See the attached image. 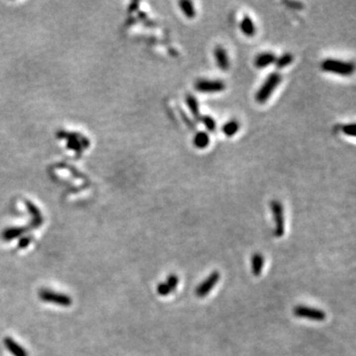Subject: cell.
<instances>
[{"mask_svg": "<svg viewBox=\"0 0 356 356\" xmlns=\"http://www.w3.org/2000/svg\"><path fill=\"white\" fill-rule=\"evenodd\" d=\"M281 80H282V76L280 73L273 72V73L269 74L267 76L266 80L264 81V83L261 85V87L256 92V95H255L256 101L260 104L265 103L270 98V96L272 95V93L274 92L276 87L280 84Z\"/></svg>", "mask_w": 356, "mask_h": 356, "instance_id": "obj_1", "label": "cell"}, {"mask_svg": "<svg viewBox=\"0 0 356 356\" xmlns=\"http://www.w3.org/2000/svg\"><path fill=\"white\" fill-rule=\"evenodd\" d=\"M322 70L338 75L349 76L354 73L355 66L352 63L335 59H327L322 63Z\"/></svg>", "mask_w": 356, "mask_h": 356, "instance_id": "obj_2", "label": "cell"}, {"mask_svg": "<svg viewBox=\"0 0 356 356\" xmlns=\"http://www.w3.org/2000/svg\"><path fill=\"white\" fill-rule=\"evenodd\" d=\"M39 298L45 303H50L62 307H70L72 304V300L69 295L50 289H41L39 291Z\"/></svg>", "mask_w": 356, "mask_h": 356, "instance_id": "obj_3", "label": "cell"}, {"mask_svg": "<svg viewBox=\"0 0 356 356\" xmlns=\"http://www.w3.org/2000/svg\"><path fill=\"white\" fill-rule=\"evenodd\" d=\"M271 211L273 214V219L275 223L274 229V236L276 237H281L285 234V220H284V211L282 204L274 200L270 204Z\"/></svg>", "mask_w": 356, "mask_h": 356, "instance_id": "obj_4", "label": "cell"}, {"mask_svg": "<svg viewBox=\"0 0 356 356\" xmlns=\"http://www.w3.org/2000/svg\"><path fill=\"white\" fill-rule=\"evenodd\" d=\"M293 313L298 318H304V319H308V320L316 321V322L325 321L326 316H327L326 313L320 309L307 307V306H303V305L296 306L294 308Z\"/></svg>", "mask_w": 356, "mask_h": 356, "instance_id": "obj_5", "label": "cell"}, {"mask_svg": "<svg viewBox=\"0 0 356 356\" xmlns=\"http://www.w3.org/2000/svg\"><path fill=\"white\" fill-rule=\"evenodd\" d=\"M226 85L222 80L200 79L195 83V89L202 93H215L225 90Z\"/></svg>", "mask_w": 356, "mask_h": 356, "instance_id": "obj_6", "label": "cell"}, {"mask_svg": "<svg viewBox=\"0 0 356 356\" xmlns=\"http://www.w3.org/2000/svg\"><path fill=\"white\" fill-rule=\"evenodd\" d=\"M220 279V273L218 271H214L211 273L207 279H205L195 290V294L199 298L206 297L210 291L216 286Z\"/></svg>", "mask_w": 356, "mask_h": 356, "instance_id": "obj_7", "label": "cell"}, {"mask_svg": "<svg viewBox=\"0 0 356 356\" xmlns=\"http://www.w3.org/2000/svg\"><path fill=\"white\" fill-rule=\"evenodd\" d=\"M3 344L6 350L13 356H29L27 351L10 337L5 338Z\"/></svg>", "mask_w": 356, "mask_h": 356, "instance_id": "obj_8", "label": "cell"}, {"mask_svg": "<svg viewBox=\"0 0 356 356\" xmlns=\"http://www.w3.org/2000/svg\"><path fill=\"white\" fill-rule=\"evenodd\" d=\"M215 59L217 62L218 67L222 70V71H227L230 67V62H229V58H228V54L226 52V50L219 46L215 49Z\"/></svg>", "mask_w": 356, "mask_h": 356, "instance_id": "obj_9", "label": "cell"}, {"mask_svg": "<svg viewBox=\"0 0 356 356\" xmlns=\"http://www.w3.org/2000/svg\"><path fill=\"white\" fill-rule=\"evenodd\" d=\"M276 61V57L272 53H262L258 55L255 59L254 65L258 69H264L272 64H274Z\"/></svg>", "mask_w": 356, "mask_h": 356, "instance_id": "obj_10", "label": "cell"}, {"mask_svg": "<svg viewBox=\"0 0 356 356\" xmlns=\"http://www.w3.org/2000/svg\"><path fill=\"white\" fill-rule=\"evenodd\" d=\"M264 265V257L260 253H255L251 257V272L254 276H259Z\"/></svg>", "mask_w": 356, "mask_h": 356, "instance_id": "obj_11", "label": "cell"}, {"mask_svg": "<svg viewBox=\"0 0 356 356\" xmlns=\"http://www.w3.org/2000/svg\"><path fill=\"white\" fill-rule=\"evenodd\" d=\"M240 30L247 37H252L255 35V26L249 16L245 15L242 18L240 22Z\"/></svg>", "mask_w": 356, "mask_h": 356, "instance_id": "obj_12", "label": "cell"}, {"mask_svg": "<svg viewBox=\"0 0 356 356\" xmlns=\"http://www.w3.org/2000/svg\"><path fill=\"white\" fill-rule=\"evenodd\" d=\"M186 104H187L191 114L193 115V117L196 120H200L201 119L200 108H199V103H198L197 99L193 95L189 94L186 96Z\"/></svg>", "mask_w": 356, "mask_h": 356, "instance_id": "obj_13", "label": "cell"}, {"mask_svg": "<svg viewBox=\"0 0 356 356\" xmlns=\"http://www.w3.org/2000/svg\"><path fill=\"white\" fill-rule=\"evenodd\" d=\"M210 138L206 132H199L195 135L193 139V143L197 148L203 149L209 145Z\"/></svg>", "mask_w": 356, "mask_h": 356, "instance_id": "obj_14", "label": "cell"}, {"mask_svg": "<svg viewBox=\"0 0 356 356\" xmlns=\"http://www.w3.org/2000/svg\"><path fill=\"white\" fill-rule=\"evenodd\" d=\"M26 229L25 228H11V229H6L3 233H2V238L5 241H10L12 239H15L17 237H21L22 235H24L26 233Z\"/></svg>", "mask_w": 356, "mask_h": 356, "instance_id": "obj_15", "label": "cell"}, {"mask_svg": "<svg viewBox=\"0 0 356 356\" xmlns=\"http://www.w3.org/2000/svg\"><path fill=\"white\" fill-rule=\"evenodd\" d=\"M179 6L182 10V12L184 13V15L189 18V19H192L195 17L196 15V11H195V8H194V5L191 1H188V0H183V1H180L179 2Z\"/></svg>", "mask_w": 356, "mask_h": 356, "instance_id": "obj_16", "label": "cell"}, {"mask_svg": "<svg viewBox=\"0 0 356 356\" xmlns=\"http://www.w3.org/2000/svg\"><path fill=\"white\" fill-rule=\"evenodd\" d=\"M239 130V123L236 120H231L228 123H226L223 127V133L227 137H233L237 134Z\"/></svg>", "mask_w": 356, "mask_h": 356, "instance_id": "obj_17", "label": "cell"}, {"mask_svg": "<svg viewBox=\"0 0 356 356\" xmlns=\"http://www.w3.org/2000/svg\"><path fill=\"white\" fill-rule=\"evenodd\" d=\"M293 61H294V57L291 54L287 53V54L282 55L280 58L276 59L275 65L278 69H284V68L288 67Z\"/></svg>", "mask_w": 356, "mask_h": 356, "instance_id": "obj_18", "label": "cell"}, {"mask_svg": "<svg viewBox=\"0 0 356 356\" xmlns=\"http://www.w3.org/2000/svg\"><path fill=\"white\" fill-rule=\"evenodd\" d=\"M200 121L203 123V125L206 127V129L209 132H215L217 128L216 121L212 118L211 116H203L200 119Z\"/></svg>", "mask_w": 356, "mask_h": 356, "instance_id": "obj_19", "label": "cell"}, {"mask_svg": "<svg viewBox=\"0 0 356 356\" xmlns=\"http://www.w3.org/2000/svg\"><path fill=\"white\" fill-rule=\"evenodd\" d=\"M178 277L175 275V274H170L168 277H167V281L165 282L168 287L170 288L171 291L175 290L177 288V285H178Z\"/></svg>", "mask_w": 356, "mask_h": 356, "instance_id": "obj_20", "label": "cell"}, {"mask_svg": "<svg viewBox=\"0 0 356 356\" xmlns=\"http://www.w3.org/2000/svg\"><path fill=\"white\" fill-rule=\"evenodd\" d=\"M156 291H157V293H158L160 296H167V295H169V294L171 293L170 288L168 287V285H167L165 282L159 283V284L157 285Z\"/></svg>", "mask_w": 356, "mask_h": 356, "instance_id": "obj_21", "label": "cell"}, {"mask_svg": "<svg viewBox=\"0 0 356 356\" xmlns=\"http://www.w3.org/2000/svg\"><path fill=\"white\" fill-rule=\"evenodd\" d=\"M343 131L347 136L355 137L356 136V124L353 123V124L345 125L344 128H343Z\"/></svg>", "mask_w": 356, "mask_h": 356, "instance_id": "obj_22", "label": "cell"}, {"mask_svg": "<svg viewBox=\"0 0 356 356\" xmlns=\"http://www.w3.org/2000/svg\"><path fill=\"white\" fill-rule=\"evenodd\" d=\"M31 241H32V237H31L24 236V237H21L19 239V242H18V248H21V249L26 248L30 244Z\"/></svg>", "mask_w": 356, "mask_h": 356, "instance_id": "obj_23", "label": "cell"}, {"mask_svg": "<svg viewBox=\"0 0 356 356\" xmlns=\"http://www.w3.org/2000/svg\"><path fill=\"white\" fill-rule=\"evenodd\" d=\"M180 114H181V116L183 117V120H184V121L186 122V124H187V125L189 126V128H191V129H194V127H195V126H194V124H193V123H192L191 121H189V120H188V118H187V116H186V115H185V114H184V113H183V112H182L181 110H180Z\"/></svg>", "mask_w": 356, "mask_h": 356, "instance_id": "obj_24", "label": "cell"}, {"mask_svg": "<svg viewBox=\"0 0 356 356\" xmlns=\"http://www.w3.org/2000/svg\"><path fill=\"white\" fill-rule=\"evenodd\" d=\"M287 4H288L290 7H293V8H295V9H302V7H303V4L300 3V2H288Z\"/></svg>", "mask_w": 356, "mask_h": 356, "instance_id": "obj_25", "label": "cell"}]
</instances>
